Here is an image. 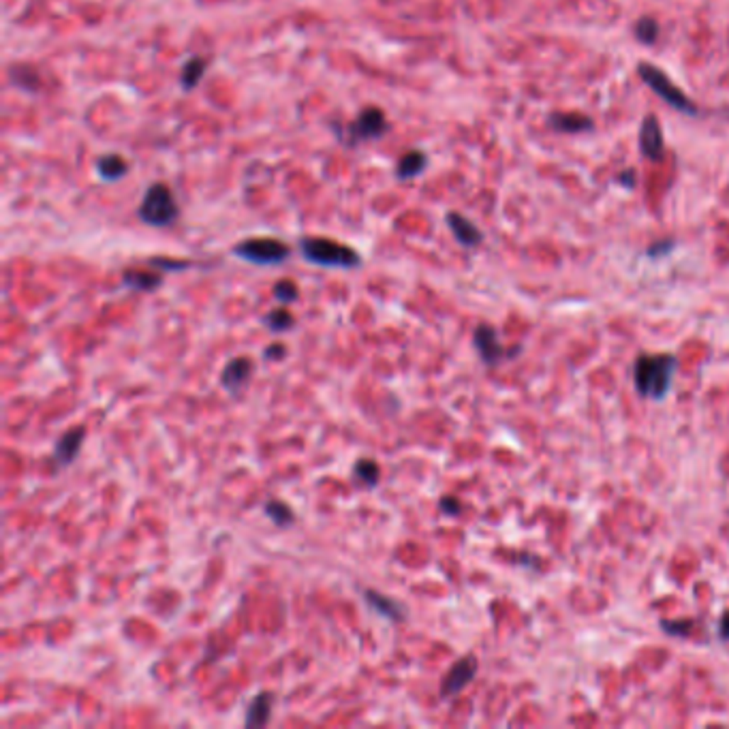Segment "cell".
<instances>
[{
	"label": "cell",
	"instance_id": "6da1fadb",
	"mask_svg": "<svg viewBox=\"0 0 729 729\" xmlns=\"http://www.w3.org/2000/svg\"><path fill=\"white\" fill-rule=\"evenodd\" d=\"M678 371V359L669 353L661 355H637L633 363V383L640 396L648 400H663L674 383Z\"/></svg>",
	"mask_w": 729,
	"mask_h": 729
},
{
	"label": "cell",
	"instance_id": "7a4b0ae2",
	"mask_svg": "<svg viewBox=\"0 0 729 729\" xmlns=\"http://www.w3.org/2000/svg\"><path fill=\"white\" fill-rule=\"evenodd\" d=\"M300 251L308 263H314L321 268L353 270V268L361 265V257L355 248H351L342 242H336L331 238H302Z\"/></svg>",
	"mask_w": 729,
	"mask_h": 729
},
{
	"label": "cell",
	"instance_id": "3957f363",
	"mask_svg": "<svg viewBox=\"0 0 729 729\" xmlns=\"http://www.w3.org/2000/svg\"><path fill=\"white\" fill-rule=\"evenodd\" d=\"M137 216L141 223H146L150 227L173 225L180 216V206L175 202L173 191L167 185H163V182H154V185H150L139 208H137Z\"/></svg>",
	"mask_w": 729,
	"mask_h": 729
},
{
	"label": "cell",
	"instance_id": "277c9868",
	"mask_svg": "<svg viewBox=\"0 0 729 729\" xmlns=\"http://www.w3.org/2000/svg\"><path fill=\"white\" fill-rule=\"evenodd\" d=\"M388 131H390V122H388L385 111L379 107H366L355 116V120L344 128V133H338V137L342 143L355 146L361 141L381 139L383 135H388Z\"/></svg>",
	"mask_w": 729,
	"mask_h": 729
},
{
	"label": "cell",
	"instance_id": "5b68a950",
	"mask_svg": "<svg viewBox=\"0 0 729 729\" xmlns=\"http://www.w3.org/2000/svg\"><path fill=\"white\" fill-rule=\"evenodd\" d=\"M234 255L255 265H278L291 255V248L276 238H248L234 246Z\"/></svg>",
	"mask_w": 729,
	"mask_h": 729
},
{
	"label": "cell",
	"instance_id": "8992f818",
	"mask_svg": "<svg viewBox=\"0 0 729 729\" xmlns=\"http://www.w3.org/2000/svg\"><path fill=\"white\" fill-rule=\"evenodd\" d=\"M637 73L652 88V92L659 94L669 107H674L682 114H695V105L691 103V99L676 84H672V80L661 69H657L648 62H642V65H637Z\"/></svg>",
	"mask_w": 729,
	"mask_h": 729
},
{
	"label": "cell",
	"instance_id": "52a82bcc",
	"mask_svg": "<svg viewBox=\"0 0 729 729\" xmlns=\"http://www.w3.org/2000/svg\"><path fill=\"white\" fill-rule=\"evenodd\" d=\"M477 669H479V663L475 657L468 654V657L458 659L441 682V697L449 699V697H456L460 691H464L477 676Z\"/></svg>",
	"mask_w": 729,
	"mask_h": 729
},
{
	"label": "cell",
	"instance_id": "ba28073f",
	"mask_svg": "<svg viewBox=\"0 0 729 729\" xmlns=\"http://www.w3.org/2000/svg\"><path fill=\"white\" fill-rule=\"evenodd\" d=\"M473 344H475V349H477V353H479V357L486 366H496V363L505 357V349L498 340V334L488 323H481L475 327Z\"/></svg>",
	"mask_w": 729,
	"mask_h": 729
},
{
	"label": "cell",
	"instance_id": "9c48e42d",
	"mask_svg": "<svg viewBox=\"0 0 729 729\" xmlns=\"http://www.w3.org/2000/svg\"><path fill=\"white\" fill-rule=\"evenodd\" d=\"M253 359L246 357V355H240V357H234L231 361H227V366L223 368V375H221V385L229 392V394H238L242 388H246V383L251 381L253 377Z\"/></svg>",
	"mask_w": 729,
	"mask_h": 729
},
{
	"label": "cell",
	"instance_id": "30bf717a",
	"mask_svg": "<svg viewBox=\"0 0 729 729\" xmlns=\"http://www.w3.org/2000/svg\"><path fill=\"white\" fill-rule=\"evenodd\" d=\"M640 150L644 152L646 158L659 160L665 152V139H663V128L654 116H646L640 128Z\"/></svg>",
	"mask_w": 729,
	"mask_h": 729
},
{
	"label": "cell",
	"instance_id": "8fae6325",
	"mask_svg": "<svg viewBox=\"0 0 729 729\" xmlns=\"http://www.w3.org/2000/svg\"><path fill=\"white\" fill-rule=\"evenodd\" d=\"M84 439H86V426H73L67 432H62V437L54 445V462L58 466L71 464L77 458L84 445Z\"/></svg>",
	"mask_w": 729,
	"mask_h": 729
},
{
	"label": "cell",
	"instance_id": "7c38bea8",
	"mask_svg": "<svg viewBox=\"0 0 729 729\" xmlns=\"http://www.w3.org/2000/svg\"><path fill=\"white\" fill-rule=\"evenodd\" d=\"M363 601H366V605L375 614H379V616H383V618H388L392 623H402L407 618L405 605L400 601H396L394 597H388V595H383L379 591H373V588L363 591Z\"/></svg>",
	"mask_w": 729,
	"mask_h": 729
},
{
	"label": "cell",
	"instance_id": "4fadbf2b",
	"mask_svg": "<svg viewBox=\"0 0 729 729\" xmlns=\"http://www.w3.org/2000/svg\"><path fill=\"white\" fill-rule=\"evenodd\" d=\"M445 221H447V227L451 229L454 238L458 240V244H462L464 248H475L481 244L483 234L466 216H462L458 212H447Z\"/></svg>",
	"mask_w": 729,
	"mask_h": 729
},
{
	"label": "cell",
	"instance_id": "5bb4252c",
	"mask_svg": "<svg viewBox=\"0 0 729 729\" xmlns=\"http://www.w3.org/2000/svg\"><path fill=\"white\" fill-rule=\"evenodd\" d=\"M272 703H274V695L272 693L261 691L259 695H255L253 701L248 703L244 725L246 727H263V725H268V720L272 716Z\"/></svg>",
	"mask_w": 729,
	"mask_h": 729
},
{
	"label": "cell",
	"instance_id": "9a60e30c",
	"mask_svg": "<svg viewBox=\"0 0 729 729\" xmlns=\"http://www.w3.org/2000/svg\"><path fill=\"white\" fill-rule=\"evenodd\" d=\"M122 285L133 289V291H154L163 285V276L160 272H152V270H124L122 272Z\"/></svg>",
	"mask_w": 729,
	"mask_h": 729
},
{
	"label": "cell",
	"instance_id": "2e32d148",
	"mask_svg": "<svg viewBox=\"0 0 729 729\" xmlns=\"http://www.w3.org/2000/svg\"><path fill=\"white\" fill-rule=\"evenodd\" d=\"M97 173L103 182H116L128 173V160L120 154H103L97 158Z\"/></svg>",
	"mask_w": 729,
	"mask_h": 729
},
{
	"label": "cell",
	"instance_id": "e0dca14e",
	"mask_svg": "<svg viewBox=\"0 0 729 729\" xmlns=\"http://www.w3.org/2000/svg\"><path fill=\"white\" fill-rule=\"evenodd\" d=\"M428 165V156L422 150H409L400 156L396 165V177L398 180H413L417 177Z\"/></svg>",
	"mask_w": 729,
	"mask_h": 729
},
{
	"label": "cell",
	"instance_id": "ac0fdd59",
	"mask_svg": "<svg viewBox=\"0 0 729 729\" xmlns=\"http://www.w3.org/2000/svg\"><path fill=\"white\" fill-rule=\"evenodd\" d=\"M550 124H552V128H557L561 133H584V131L593 128V120L588 116L574 114V111L550 116Z\"/></svg>",
	"mask_w": 729,
	"mask_h": 729
},
{
	"label": "cell",
	"instance_id": "d6986e66",
	"mask_svg": "<svg viewBox=\"0 0 729 729\" xmlns=\"http://www.w3.org/2000/svg\"><path fill=\"white\" fill-rule=\"evenodd\" d=\"M353 475L359 483H363L366 488H375L381 481V468L375 460L371 458H359L353 464Z\"/></svg>",
	"mask_w": 729,
	"mask_h": 729
},
{
	"label": "cell",
	"instance_id": "ffe728a7",
	"mask_svg": "<svg viewBox=\"0 0 729 729\" xmlns=\"http://www.w3.org/2000/svg\"><path fill=\"white\" fill-rule=\"evenodd\" d=\"M206 75V62L197 56L189 58L185 62V67H182V75H180V82H182V88L185 90H193Z\"/></svg>",
	"mask_w": 729,
	"mask_h": 729
},
{
	"label": "cell",
	"instance_id": "44dd1931",
	"mask_svg": "<svg viewBox=\"0 0 729 729\" xmlns=\"http://www.w3.org/2000/svg\"><path fill=\"white\" fill-rule=\"evenodd\" d=\"M263 511H265V515L276 524V526H280V528H285V526H291L293 524V520H295V513H293V509L287 505V503H283V500H276V498H272V500H268L265 505H263Z\"/></svg>",
	"mask_w": 729,
	"mask_h": 729
},
{
	"label": "cell",
	"instance_id": "7402d4cb",
	"mask_svg": "<svg viewBox=\"0 0 729 729\" xmlns=\"http://www.w3.org/2000/svg\"><path fill=\"white\" fill-rule=\"evenodd\" d=\"M263 323H265V327L270 329V331H274V334H283V331H287V329H291L293 325H295V319H293V314L287 310V308H274V310H270L265 317H263Z\"/></svg>",
	"mask_w": 729,
	"mask_h": 729
},
{
	"label": "cell",
	"instance_id": "603a6c76",
	"mask_svg": "<svg viewBox=\"0 0 729 729\" xmlns=\"http://www.w3.org/2000/svg\"><path fill=\"white\" fill-rule=\"evenodd\" d=\"M635 37H637L640 43L652 45V43L659 39V24H657L652 18H642V20H637V24H635Z\"/></svg>",
	"mask_w": 729,
	"mask_h": 729
},
{
	"label": "cell",
	"instance_id": "cb8c5ba5",
	"mask_svg": "<svg viewBox=\"0 0 729 729\" xmlns=\"http://www.w3.org/2000/svg\"><path fill=\"white\" fill-rule=\"evenodd\" d=\"M11 75V82L24 90H37L39 88V77L33 69H24V67H13L9 71Z\"/></svg>",
	"mask_w": 729,
	"mask_h": 729
},
{
	"label": "cell",
	"instance_id": "d4e9b609",
	"mask_svg": "<svg viewBox=\"0 0 729 729\" xmlns=\"http://www.w3.org/2000/svg\"><path fill=\"white\" fill-rule=\"evenodd\" d=\"M274 297L280 302V304H291L300 297V289L293 280L289 278H283L274 285Z\"/></svg>",
	"mask_w": 729,
	"mask_h": 729
},
{
	"label": "cell",
	"instance_id": "484cf974",
	"mask_svg": "<svg viewBox=\"0 0 729 729\" xmlns=\"http://www.w3.org/2000/svg\"><path fill=\"white\" fill-rule=\"evenodd\" d=\"M150 265L160 270V272H180V270H187L189 268V261H175V259H165V257H154L150 259Z\"/></svg>",
	"mask_w": 729,
	"mask_h": 729
},
{
	"label": "cell",
	"instance_id": "4316f807",
	"mask_svg": "<svg viewBox=\"0 0 729 729\" xmlns=\"http://www.w3.org/2000/svg\"><path fill=\"white\" fill-rule=\"evenodd\" d=\"M663 631L669 633V635H678V637H686L693 629V623L689 620H678V623H669V620H663L661 623Z\"/></svg>",
	"mask_w": 729,
	"mask_h": 729
},
{
	"label": "cell",
	"instance_id": "83f0119b",
	"mask_svg": "<svg viewBox=\"0 0 729 729\" xmlns=\"http://www.w3.org/2000/svg\"><path fill=\"white\" fill-rule=\"evenodd\" d=\"M263 357H265L268 361H272V359H274V361H280V359L287 357V346H285L283 342H272V344L265 346Z\"/></svg>",
	"mask_w": 729,
	"mask_h": 729
},
{
	"label": "cell",
	"instance_id": "f1b7e54d",
	"mask_svg": "<svg viewBox=\"0 0 729 729\" xmlns=\"http://www.w3.org/2000/svg\"><path fill=\"white\" fill-rule=\"evenodd\" d=\"M439 507L445 515H458L462 511V503L456 498V496H443L439 500Z\"/></svg>",
	"mask_w": 729,
	"mask_h": 729
},
{
	"label": "cell",
	"instance_id": "f546056e",
	"mask_svg": "<svg viewBox=\"0 0 729 729\" xmlns=\"http://www.w3.org/2000/svg\"><path fill=\"white\" fill-rule=\"evenodd\" d=\"M718 637L723 642H729V612H725L720 616V623H718Z\"/></svg>",
	"mask_w": 729,
	"mask_h": 729
},
{
	"label": "cell",
	"instance_id": "4dcf8cb0",
	"mask_svg": "<svg viewBox=\"0 0 729 729\" xmlns=\"http://www.w3.org/2000/svg\"><path fill=\"white\" fill-rule=\"evenodd\" d=\"M672 246H674V242H672V240H665V244H654V246H652V248L648 251V255H650V257L663 255V253L672 251Z\"/></svg>",
	"mask_w": 729,
	"mask_h": 729
},
{
	"label": "cell",
	"instance_id": "1f68e13d",
	"mask_svg": "<svg viewBox=\"0 0 729 729\" xmlns=\"http://www.w3.org/2000/svg\"><path fill=\"white\" fill-rule=\"evenodd\" d=\"M620 182L631 189V187L635 185V175H633V171H623V175H620Z\"/></svg>",
	"mask_w": 729,
	"mask_h": 729
}]
</instances>
